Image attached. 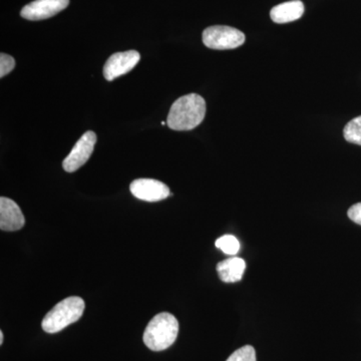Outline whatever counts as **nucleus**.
<instances>
[{
    "mask_svg": "<svg viewBox=\"0 0 361 361\" xmlns=\"http://www.w3.org/2000/svg\"><path fill=\"white\" fill-rule=\"evenodd\" d=\"M245 35L230 26L214 25L203 32V44L209 49H234L245 42Z\"/></svg>",
    "mask_w": 361,
    "mask_h": 361,
    "instance_id": "4",
    "label": "nucleus"
},
{
    "mask_svg": "<svg viewBox=\"0 0 361 361\" xmlns=\"http://www.w3.org/2000/svg\"><path fill=\"white\" fill-rule=\"evenodd\" d=\"M130 193L139 200L158 202L170 196V189L167 185L154 179H137L130 186Z\"/></svg>",
    "mask_w": 361,
    "mask_h": 361,
    "instance_id": "8",
    "label": "nucleus"
},
{
    "mask_svg": "<svg viewBox=\"0 0 361 361\" xmlns=\"http://www.w3.org/2000/svg\"><path fill=\"white\" fill-rule=\"evenodd\" d=\"M4 332L0 331V344H4Z\"/></svg>",
    "mask_w": 361,
    "mask_h": 361,
    "instance_id": "17",
    "label": "nucleus"
},
{
    "mask_svg": "<svg viewBox=\"0 0 361 361\" xmlns=\"http://www.w3.org/2000/svg\"><path fill=\"white\" fill-rule=\"evenodd\" d=\"M206 116V102L197 94L180 97L171 106L167 125L174 130H190L198 127Z\"/></svg>",
    "mask_w": 361,
    "mask_h": 361,
    "instance_id": "1",
    "label": "nucleus"
},
{
    "mask_svg": "<svg viewBox=\"0 0 361 361\" xmlns=\"http://www.w3.org/2000/svg\"><path fill=\"white\" fill-rule=\"evenodd\" d=\"M246 269V262L242 258L232 257L218 263L217 272L219 278L225 283L238 282L243 277Z\"/></svg>",
    "mask_w": 361,
    "mask_h": 361,
    "instance_id": "11",
    "label": "nucleus"
},
{
    "mask_svg": "<svg viewBox=\"0 0 361 361\" xmlns=\"http://www.w3.org/2000/svg\"><path fill=\"white\" fill-rule=\"evenodd\" d=\"M141 54L137 51L116 52L109 58L104 66V77L109 82L130 73L139 63Z\"/></svg>",
    "mask_w": 361,
    "mask_h": 361,
    "instance_id": "6",
    "label": "nucleus"
},
{
    "mask_svg": "<svg viewBox=\"0 0 361 361\" xmlns=\"http://www.w3.org/2000/svg\"><path fill=\"white\" fill-rule=\"evenodd\" d=\"M161 126L167 125V122H161Z\"/></svg>",
    "mask_w": 361,
    "mask_h": 361,
    "instance_id": "18",
    "label": "nucleus"
},
{
    "mask_svg": "<svg viewBox=\"0 0 361 361\" xmlns=\"http://www.w3.org/2000/svg\"><path fill=\"white\" fill-rule=\"evenodd\" d=\"M304 4L300 0H292L273 7L270 11L271 20L276 23H288L302 18Z\"/></svg>",
    "mask_w": 361,
    "mask_h": 361,
    "instance_id": "10",
    "label": "nucleus"
},
{
    "mask_svg": "<svg viewBox=\"0 0 361 361\" xmlns=\"http://www.w3.org/2000/svg\"><path fill=\"white\" fill-rule=\"evenodd\" d=\"M343 135L346 141L361 146V116L353 118L345 126Z\"/></svg>",
    "mask_w": 361,
    "mask_h": 361,
    "instance_id": "12",
    "label": "nucleus"
},
{
    "mask_svg": "<svg viewBox=\"0 0 361 361\" xmlns=\"http://www.w3.org/2000/svg\"><path fill=\"white\" fill-rule=\"evenodd\" d=\"M179 334V322L168 312L157 314L145 329L142 341L153 351H163L170 348Z\"/></svg>",
    "mask_w": 361,
    "mask_h": 361,
    "instance_id": "2",
    "label": "nucleus"
},
{
    "mask_svg": "<svg viewBox=\"0 0 361 361\" xmlns=\"http://www.w3.org/2000/svg\"><path fill=\"white\" fill-rule=\"evenodd\" d=\"M96 142V133L92 130H87V133H85L71 149L68 156L63 160V170L68 173H73L84 166L92 156Z\"/></svg>",
    "mask_w": 361,
    "mask_h": 361,
    "instance_id": "5",
    "label": "nucleus"
},
{
    "mask_svg": "<svg viewBox=\"0 0 361 361\" xmlns=\"http://www.w3.org/2000/svg\"><path fill=\"white\" fill-rule=\"evenodd\" d=\"M215 245L227 255H236L240 250L238 239L233 235H225L216 240Z\"/></svg>",
    "mask_w": 361,
    "mask_h": 361,
    "instance_id": "13",
    "label": "nucleus"
},
{
    "mask_svg": "<svg viewBox=\"0 0 361 361\" xmlns=\"http://www.w3.org/2000/svg\"><path fill=\"white\" fill-rule=\"evenodd\" d=\"M16 66V61L13 56L6 54H0V78H4L13 71Z\"/></svg>",
    "mask_w": 361,
    "mask_h": 361,
    "instance_id": "15",
    "label": "nucleus"
},
{
    "mask_svg": "<svg viewBox=\"0 0 361 361\" xmlns=\"http://www.w3.org/2000/svg\"><path fill=\"white\" fill-rule=\"evenodd\" d=\"M85 308V301L80 297H68L44 316L42 329L47 334H58L68 325L77 322L84 314Z\"/></svg>",
    "mask_w": 361,
    "mask_h": 361,
    "instance_id": "3",
    "label": "nucleus"
},
{
    "mask_svg": "<svg viewBox=\"0 0 361 361\" xmlns=\"http://www.w3.org/2000/svg\"><path fill=\"white\" fill-rule=\"evenodd\" d=\"M25 224V216L20 206L11 199L0 198V229L2 231H18Z\"/></svg>",
    "mask_w": 361,
    "mask_h": 361,
    "instance_id": "9",
    "label": "nucleus"
},
{
    "mask_svg": "<svg viewBox=\"0 0 361 361\" xmlns=\"http://www.w3.org/2000/svg\"><path fill=\"white\" fill-rule=\"evenodd\" d=\"M70 4V0H35L23 7L20 16L28 20H42L63 11Z\"/></svg>",
    "mask_w": 361,
    "mask_h": 361,
    "instance_id": "7",
    "label": "nucleus"
},
{
    "mask_svg": "<svg viewBox=\"0 0 361 361\" xmlns=\"http://www.w3.org/2000/svg\"><path fill=\"white\" fill-rule=\"evenodd\" d=\"M226 361H256V351L253 346L245 345L237 349Z\"/></svg>",
    "mask_w": 361,
    "mask_h": 361,
    "instance_id": "14",
    "label": "nucleus"
},
{
    "mask_svg": "<svg viewBox=\"0 0 361 361\" xmlns=\"http://www.w3.org/2000/svg\"><path fill=\"white\" fill-rule=\"evenodd\" d=\"M348 215L349 219L361 226V203L355 204L349 208Z\"/></svg>",
    "mask_w": 361,
    "mask_h": 361,
    "instance_id": "16",
    "label": "nucleus"
}]
</instances>
